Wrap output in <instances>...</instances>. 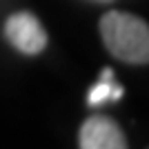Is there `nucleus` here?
I'll return each mask as SVG.
<instances>
[{"mask_svg": "<svg viewBox=\"0 0 149 149\" xmlns=\"http://www.w3.org/2000/svg\"><path fill=\"white\" fill-rule=\"evenodd\" d=\"M100 38L107 51L116 60L127 65H149V22L129 11L102 13L100 18Z\"/></svg>", "mask_w": 149, "mask_h": 149, "instance_id": "nucleus-1", "label": "nucleus"}, {"mask_svg": "<svg viewBox=\"0 0 149 149\" xmlns=\"http://www.w3.org/2000/svg\"><path fill=\"white\" fill-rule=\"evenodd\" d=\"M5 38L13 49L25 56H38L47 47V31L42 22L29 11H16L7 18Z\"/></svg>", "mask_w": 149, "mask_h": 149, "instance_id": "nucleus-2", "label": "nucleus"}, {"mask_svg": "<svg viewBox=\"0 0 149 149\" xmlns=\"http://www.w3.org/2000/svg\"><path fill=\"white\" fill-rule=\"evenodd\" d=\"M80 149H129L120 125L105 113H93L78 131Z\"/></svg>", "mask_w": 149, "mask_h": 149, "instance_id": "nucleus-3", "label": "nucleus"}, {"mask_svg": "<svg viewBox=\"0 0 149 149\" xmlns=\"http://www.w3.org/2000/svg\"><path fill=\"white\" fill-rule=\"evenodd\" d=\"M120 96H123V87H120V85H113V69L107 67V69H102V74H100V82L89 89L87 102L91 107H98V105H102L105 100H120Z\"/></svg>", "mask_w": 149, "mask_h": 149, "instance_id": "nucleus-4", "label": "nucleus"}, {"mask_svg": "<svg viewBox=\"0 0 149 149\" xmlns=\"http://www.w3.org/2000/svg\"><path fill=\"white\" fill-rule=\"evenodd\" d=\"M98 2H113V0H98Z\"/></svg>", "mask_w": 149, "mask_h": 149, "instance_id": "nucleus-5", "label": "nucleus"}]
</instances>
